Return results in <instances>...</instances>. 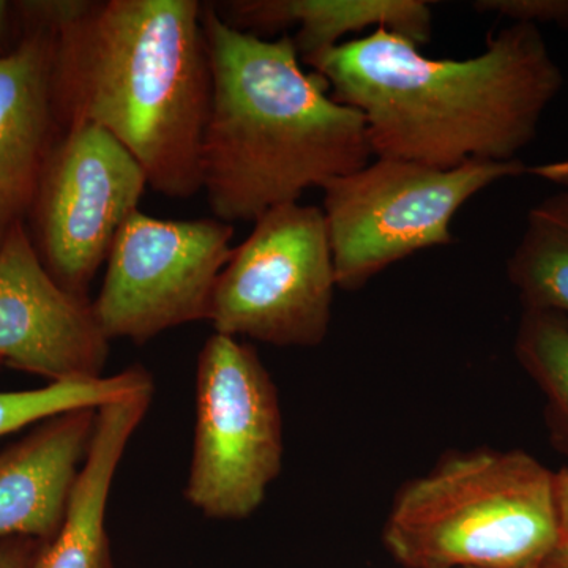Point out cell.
<instances>
[{"instance_id":"obj_1","label":"cell","mask_w":568,"mask_h":568,"mask_svg":"<svg viewBox=\"0 0 568 568\" xmlns=\"http://www.w3.org/2000/svg\"><path fill=\"white\" fill-rule=\"evenodd\" d=\"M338 103L364 114L377 159L454 170L514 162L564 77L538 26L514 22L467 59H433L387 29L306 62Z\"/></svg>"},{"instance_id":"obj_2","label":"cell","mask_w":568,"mask_h":568,"mask_svg":"<svg viewBox=\"0 0 568 568\" xmlns=\"http://www.w3.org/2000/svg\"><path fill=\"white\" fill-rule=\"evenodd\" d=\"M203 10L197 0H104L55 39L59 134L100 126L132 153L153 192L171 200L203 190L212 91Z\"/></svg>"},{"instance_id":"obj_3","label":"cell","mask_w":568,"mask_h":568,"mask_svg":"<svg viewBox=\"0 0 568 568\" xmlns=\"http://www.w3.org/2000/svg\"><path fill=\"white\" fill-rule=\"evenodd\" d=\"M203 26L212 91L201 183L215 219L254 223L372 163L364 114L304 70L293 37L237 31L212 3H204Z\"/></svg>"},{"instance_id":"obj_4","label":"cell","mask_w":568,"mask_h":568,"mask_svg":"<svg viewBox=\"0 0 568 568\" xmlns=\"http://www.w3.org/2000/svg\"><path fill=\"white\" fill-rule=\"evenodd\" d=\"M560 538L555 473L523 450L444 459L402 488L384 528L406 568H538Z\"/></svg>"},{"instance_id":"obj_5","label":"cell","mask_w":568,"mask_h":568,"mask_svg":"<svg viewBox=\"0 0 568 568\" xmlns=\"http://www.w3.org/2000/svg\"><path fill=\"white\" fill-rule=\"evenodd\" d=\"M525 171L519 160L439 170L377 159L327 183L323 212L336 287L361 290L414 253L454 244L450 224L459 209L493 183Z\"/></svg>"},{"instance_id":"obj_6","label":"cell","mask_w":568,"mask_h":568,"mask_svg":"<svg viewBox=\"0 0 568 568\" xmlns=\"http://www.w3.org/2000/svg\"><path fill=\"white\" fill-rule=\"evenodd\" d=\"M282 465V409L274 381L252 346L213 334L197 357L186 500L207 518L252 517Z\"/></svg>"},{"instance_id":"obj_7","label":"cell","mask_w":568,"mask_h":568,"mask_svg":"<svg viewBox=\"0 0 568 568\" xmlns=\"http://www.w3.org/2000/svg\"><path fill=\"white\" fill-rule=\"evenodd\" d=\"M334 254L324 212L291 203L253 223L213 290V334L278 347H316L332 321Z\"/></svg>"},{"instance_id":"obj_8","label":"cell","mask_w":568,"mask_h":568,"mask_svg":"<svg viewBox=\"0 0 568 568\" xmlns=\"http://www.w3.org/2000/svg\"><path fill=\"white\" fill-rule=\"evenodd\" d=\"M234 226L215 219L160 220L134 211L108 256L93 315L108 339L144 345L170 328L209 321Z\"/></svg>"},{"instance_id":"obj_9","label":"cell","mask_w":568,"mask_h":568,"mask_svg":"<svg viewBox=\"0 0 568 568\" xmlns=\"http://www.w3.org/2000/svg\"><path fill=\"white\" fill-rule=\"evenodd\" d=\"M148 178L121 142L100 126L59 134L44 163L26 224L41 263L63 290L89 301L122 224Z\"/></svg>"},{"instance_id":"obj_10","label":"cell","mask_w":568,"mask_h":568,"mask_svg":"<svg viewBox=\"0 0 568 568\" xmlns=\"http://www.w3.org/2000/svg\"><path fill=\"white\" fill-rule=\"evenodd\" d=\"M108 355L92 302L63 290L14 224L0 244V361L62 383L102 377Z\"/></svg>"},{"instance_id":"obj_11","label":"cell","mask_w":568,"mask_h":568,"mask_svg":"<svg viewBox=\"0 0 568 568\" xmlns=\"http://www.w3.org/2000/svg\"><path fill=\"white\" fill-rule=\"evenodd\" d=\"M58 33L24 32L0 55V244L26 223L44 163L59 138L52 103Z\"/></svg>"},{"instance_id":"obj_12","label":"cell","mask_w":568,"mask_h":568,"mask_svg":"<svg viewBox=\"0 0 568 568\" xmlns=\"http://www.w3.org/2000/svg\"><path fill=\"white\" fill-rule=\"evenodd\" d=\"M99 407H81L37 424L0 452V538L55 537L95 432Z\"/></svg>"},{"instance_id":"obj_13","label":"cell","mask_w":568,"mask_h":568,"mask_svg":"<svg viewBox=\"0 0 568 568\" xmlns=\"http://www.w3.org/2000/svg\"><path fill=\"white\" fill-rule=\"evenodd\" d=\"M155 386L99 407L91 447L71 491L61 529L41 545L33 568H114L106 510L125 448L152 405Z\"/></svg>"},{"instance_id":"obj_14","label":"cell","mask_w":568,"mask_h":568,"mask_svg":"<svg viewBox=\"0 0 568 568\" xmlns=\"http://www.w3.org/2000/svg\"><path fill=\"white\" fill-rule=\"evenodd\" d=\"M212 7L227 26L260 39L297 28L293 41L305 63L368 28L399 33L418 47L433 33L425 0H233Z\"/></svg>"},{"instance_id":"obj_15","label":"cell","mask_w":568,"mask_h":568,"mask_svg":"<svg viewBox=\"0 0 568 568\" xmlns=\"http://www.w3.org/2000/svg\"><path fill=\"white\" fill-rule=\"evenodd\" d=\"M507 275L525 310L555 312L568 320V189L529 212Z\"/></svg>"},{"instance_id":"obj_16","label":"cell","mask_w":568,"mask_h":568,"mask_svg":"<svg viewBox=\"0 0 568 568\" xmlns=\"http://www.w3.org/2000/svg\"><path fill=\"white\" fill-rule=\"evenodd\" d=\"M515 353L547 396L555 446L568 457V320L555 312L525 310Z\"/></svg>"},{"instance_id":"obj_17","label":"cell","mask_w":568,"mask_h":568,"mask_svg":"<svg viewBox=\"0 0 568 568\" xmlns=\"http://www.w3.org/2000/svg\"><path fill=\"white\" fill-rule=\"evenodd\" d=\"M152 386L151 373L133 365L118 375L50 383L36 390L0 392V437L67 410L102 407Z\"/></svg>"},{"instance_id":"obj_18","label":"cell","mask_w":568,"mask_h":568,"mask_svg":"<svg viewBox=\"0 0 568 568\" xmlns=\"http://www.w3.org/2000/svg\"><path fill=\"white\" fill-rule=\"evenodd\" d=\"M21 32H62L92 9V0H18Z\"/></svg>"},{"instance_id":"obj_19","label":"cell","mask_w":568,"mask_h":568,"mask_svg":"<svg viewBox=\"0 0 568 568\" xmlns=\"http://www.w3.org/2000/svg\"><path fill=\"white\" fill-rule=\"evenodd\" d=\"M474 9L510 18L514 22L568 26V0H477Z\"/></svg>"},{"instance_id":"obj_20","label":"cell","mask_w":568,"mask_h":568,"mask_svg":"<svg viewBox=\"0 0 568 568\" xmlns=\"http://www.w3.org/2000/svg\"><path fill=\"white\" fill-rule=\"evenodd\" d=\"M41 545L31 537L0 538V568H33Z\"/></svg>"},{"instance_id":"obj_21","label":"cell","mask_w":568,"mask_h":568,"mask_svg":"<svg viewBox=\"0 0 568 568\" xmlns=\"http://www.w3.org/2000/svg\"><path fill=\"white\" fill-rule=\"evenodd\" d=\"M22 39L20 20L14 2L0 0V55L9 54Z\"/></svg>"},{"instance_id":"obj_22","label":"cell","mask_w":568,"mask_h":568,"mask_svg":"<svg viewBox=\"0 0 568 568\" xmlns=\"http://www.w3.org/2000/svg\"><path fill=\"white\" fill-rule=\"evenodd\" d=\"M556 503H558L560 534L568 537V467L555 474Z\"/></svg>"},{"instance_id":"obj_23","label":"cell","mask_w":568,"mask_h":568,"mask_svg":"<svg viewBox=\"0 0 568 568\" xmlns=\"http://www.w3.org/2000/svg\"><path fill=\"white\" fill-rule=\"evenodd\" d=\"M529 173L568 189V159L560 160V162L541 164V166L529 170Z\"/></svg>"},{"instance_id":"obj_24","label":"cell","mask_w":568,"mask_h":568,"mask_svg":"<svg viewBox=\"0 0 568 568\" xmlns=\"http://www.w3.org/2000/svg\"><path fill=\"white\" fill-rule=\"evenodd\" d=\"M538 568H568V537L560 538L558 547Z\"/></svg>"},{"instance_id":"obj_25","label":"cell","mask_w":568,"mask_h":568,"mask_svg":"<svg viewBox=\"0 0 568 568\" xmlns=\"http://www.w3.org/2000/svg\"><path fill=\"white\" fill-rule=\"evenodd\" d=\"M0 364H3V362H2V361H0Z\"/></svg>"}]
</instances>
